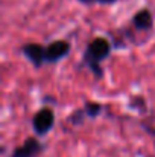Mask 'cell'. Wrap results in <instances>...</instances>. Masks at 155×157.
I'll use <instances>...</instances> for the list:
<instances>
[{
    "instance_id": "obj_1",
    "label": "cell",
    "mask_w": 155,
    "mask_h": 157,
    "mask_svg": "<svg viewBox=\"0 0 155 157\" xmlns=\"http://www.w3.org/2000/svg\"><path fill=\"white\" fill-rule=\"evenodd\" d=\"M111 52H113L111 38L105 35H96L85 44V49L79 61V67L87 69L96 79L101 81L105 75L102 63L111 56Z\"/></svg>"
},
{
    "instance_id": "obj_2",
    "label": "cell",
    "mask_w": 155,
    "mask_h": 157,
    "mask_svg": "<svg viewBox=\"0 0 155 157\" xmlns=\"http://www.w3.org/2000/svg\"><path fill=\"white\" fill-rule=\"evenodd\" d=\"M55 122H56V116H55V110L52 107H41V108H38L34 113L32 121H31L34 136H37L40 139L47 136L53 130Z\"/></svg>"
},
{
    "instance_id": "obj_3",
    "label": "cell",
    "mask_w": 155,
    "mask_h": 157,
    "mask_svg": "<svg viewBox=\"0 0 155 157\" xmlns=\"http://www.w3.org/2000/svg\"><path fill=\"white\" fill-rule=\"evenodd\" d=\"M103 104L98 101H85L82 107L73 110L70 113V116L67 117V122L72 127H81L87 119H96L102 114Z\"/></svg>"
},
{
    "instance_id": "obj_4",
    "label": "cell",
    "mask_w": 155,
    "mask_h": 157,
    "mask_svg": "<svg viewBox=\"0 0 155 157\" xmlns=\"http://www.w3.org/2000/svg\"><path fill=\"white\" fill-rule=\"evenodd\" d=\"M47 150V145L41 142L40 137L37 136H29L24 139L23 144L17 145L9 157H41Z\"/></svg>"
},
{
    "instance_id": "obj_5",
    "label": "cell",
    "mask_w": 155,
    "mask_h": 157,
    "mask_svg": "<svg viewBox=\"0 0 155 157\" xmlns=\"http://www.w3.org/2000/svg\"><path fill=\"white\" fill-rule=\"evenodd\" d=\"M72 52V43L64 38H56L46 44V64H56L65 59Z\"/></svg>"
},
{
    "instance_id": "obj_6",
    "label": "cell",
    "mask_w": 155,
    "mask_h": 157,
    "mask_svg": "<svg viewBox=\"0 0 155 157\" xmlns=\"http://www.w3.org/2000/svg\"><path fill=\"white\" fill-rule=\"evenodd\" d=\"M20 53L35 67V69H41L46 64V44L41 43H35V41H29L20 46Z\"/></svg>"
},
{
    "instance_id": "obj_7",
    "label": "cell",
    "mask_w": 155,
    "mask_h": 157,
    "mask_svg": "<svg viewBox=\"0 0 155 157\" xmlns=\"http://www.w3.org/2000/svg\"><path fill=\"white\" fill-rule=\"evenodd\" d=\"M154 14L148 6L140 8L138 11H135L131 17V21H129V28L134 32H149V31L154 29Z\"/></svg>"
},
{
    "instance_id": "obj_8",
    "label": "cell",
    "mask_w": 155,
    "mask_h": 157,
    "mask_svg": "<svg viewBox=\"0 0 155 157\" xmlns=\"http://www.w3.org/2000/svg\"><path fill=\"white\" fill-rule=\"evenodd\" d=\"M81 5L85 6H93V5H101V6H113L116 5L119 0H78Z\"/></svg>"
}]
</instances>
